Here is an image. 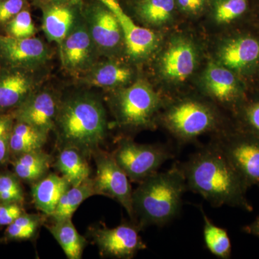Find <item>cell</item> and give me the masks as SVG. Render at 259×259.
<instances>
[{
    "mask_svg": "<svg viewBox=\"0 0 259 259\" xmlns=\"http://www.w3.org/2000/svg\"><path fill=\"white\" fill-rule=\"evenodd\" d=\"M178 164L188 190L199 194L213 207L253 210L246 197L248 187L212 141Z\"/></svg>",
    "mask_w": 259,
    "mask_h": 259,
    "instance_id": "6da1fadb",
    "label": "cell"
},
{
    "mask_svg": "<svg viewBox=\"0 0 259 259\" xmlns=\"http://www.w3.org/2000/svg\"><path fill=\"white\" fill-rule=\"evenodd\" d=\"M109 129L106 109L95 93L62 94L54 131L60 148L73 147L87 157L101 148Z\"/></svg>",
    "mask_w": 259,
    "mask_h": 259,
    "instance_id": "7a4b0ae2",
    "label": "cell"
},
{
    "mask_svg": "<svg viewBox=\"0 0 259 259\" xmlns=\"http://www.w3.org/2000/svg\"><path fill=\"white\" fill-rule=\"evenodd\" d=\"M187 190L178 163L148 177L133 192L134 223L141 231L148 226H166L180 214L182 198Z\"/></svg>",
    "mask_w": 259,
    "mask_h": 259,
    "instance_id": "3957f363",
    "label": "cell"
},
{
    "mask_svg": "<svg viewBox=\"0 0 259 259\" xmlns=\"http://www.w3.org/2000/svg\"><path fill=\"white\" fill-rule=\"evenodd\" d=\"M158 123L179 144H191L204 134H218L228 128L217 107L197 97L178 99L164 105Z\"/></svg>",
    "mask_w": 259,
    "mask_h": 259,
    "instance_id": "277c9868",
    "label": "cell"
},
{
    "mask_svg": "<svg viewBox=\"0 0 259 259\" xmlns=\"http://www.w3.org/2000/svg\"><path fill=\"white\" fill-rule=\"evenodd\" d=\"M108 93V105L120 128L137 132L156 127L165 103L147 80L138 78L128 86Z\"/></svg>",
    "mask_w": 259,
    "mask_h": 259,
    "instance_id": "5b68a950",
    "label": "cell"
},
{
    "mask_svg": "<svg viewBox=\"0 0 259 259\" xmlns=\"http://www.w3.org/2000/svg\"><path fill=\"white\" fill-rule=\"evenodd\" d=\"M112 154L129 180L139 184L156 174L163 163L175 156L166 145L138 144L128 137L117 141Z\"/></svg>",
    "mask_w": 259,
    "mask_h": 259,
    "instance_id": "8992f818",
    "label": "cell"
},
{
    "mask_svg": "<svg viewBox=\"0 0 259 259\" xmlns=\"http://www.w3.org/2000/svg\"><path fill=\"white\" fill-rule=\"evenodd\" d=\"M212 141L248 188H259V138L234 127L213 135Z\"/></svg>",
    "mask_w": 259,
    "mask_h": 259,
    "instance_id": "52a82bcc",
    "label": "cell"
},
{
    "mask_svg": "<svg viewBox=\"0 0 259 259\" xmlns=\"http://www.w3.org/2000/svg\"><path fill=\"white\" fill-rule=\"evenodd\" d=\"M83 17L102 58L125 57V40L118 19L99 0H83Z\"/></svg>",
    "mask_w": 259,
    "mask_h": 259,
    "instance_id": "ba28073f",
    "label": "cell"
},
{
    "mask_svg": "<svg viewBox=\"0 0 259 259\" xmlns=\"http://www.w3.org/2000/svg\"><path fill=\"white\" fill-rule=\"evenodd\" d=\"M96 165V175L93 177L97 195L115 199L125 208L130 219L134 222L133 192L128 177L115 161L112 153L102 148L93 153Z\"/></svg>",
    "mask_w": 259,
    "mask_h": 259,
    "instance_id": "9c48e42d",
    "label": "cell"
},
{
    "mask_svg": "<svg viewBox=\"0 0 259 259\" xmlns=\"http://www.w3.org/2000/svg\"><path fill=\"white\" fill-rule=\"evenodd\" d=\"M199 63V51L190 37L176 35L158 56L156 70L160 78L177 86L185 82L194 74Z\"/></svg>",
    "mask_w": 259,
    "mask_h": 259,
    "instance_id": "30bf717a",
    "label": "cell"
},
{
    "mask_svg": "<svg viewBox=\"0 0 259 259\" xmlns=\"http://www.w3.org/2000/svg\"><path fill=\"white\" fill-rule=\"evenodd\" d=\"M47 68L29 70L0 66V115L11 113L44 86Z\"/></svg>",
    "mask_w": 259,
    "mask_h": 259,
    "instance_id": "8fae6325",
    "label": "cell"
},
{
    "mask_svg": "<svg viewBox=\"0 0 259 259\" xmlns=\"http://www.w3.org/2000/svg\"><path fill=\"white\" fill-rule=\"evenodd\" d=\"M141 229L136 223L124 222L115 228H91L89 234L102 257L117 259L134 258L147 245L140 236Z\"/></svg>",
    "mask_w": 259,
    "mask_h": 259,
    "instance_id": "7c38bea8",
    "label": "cell"
},
{
    "mask_svg": "<svg viewBox=\"0 0 259 259\" xmlns=\"http://www.w3.org/2000/svg\"><path fill=\"white\" fill-rule=\"evenodd\" d=\"M59 49L63 69L76 79L102 59L83 17L61 42Z\"/></svg>",
    "mask_w": 259,
    "mask_h": 259,
    "instance_id": "4fadbf2b",
    "label": "cell"
},
{
    "mask_svg": "<svg viewBox=\"0 0 259 259\" xmlns=\"http://www.w3.org/2000/svg\"><path fill=\"white\" fill-rule=\"evenodd\" d=\"M53 54L48 44L39 37L16 38L0 33V66L46 69Z\"/></svg>",
    "mask_w": 259,
    "mask_h": 259,
    "instance_id": "5bb4252c",
    "label": "cell"
},
{
    "mask_svg": "<svg viewBox=\"0 0 259 259\" xmlns=\"http://www.w3.org/2000/svg\"><path fill=\"white\" fill-rule=\"evenodd\" d=\"M118 19L125 40V59L133 64L146 62L159 48V35L151 29L138 25L125 13L119 0H99Z\"/></svg>",
    "mask_w": 259,
    "mask_h": 259,
    "instance_id": "9a60e30c",
    "label": "cell"
},
{
    "mask_svg": "<svg viewBox=\"0 0 259 259\" xmlns=\"http://www.w3.org/2000/svg\"><path fill=\"white\" fill-rule=\"evenodd\" d=\"M200 83L201 90L211 101L233 111L245 98L244 87L236 73L215 60L207 65Z\"/></svg>",
    "mask_w": 259,
    "mask_h": 259,
    "instance_id": "2e32d148",
    "label": "cell"
},
{
    "mask_svg": "<svg viewBox=\"0 0 259 259\" xmlns=\"http://www.w3.org/2000/svg\"><path fill=\"white\" fill-rule=\"evenodd\" d=\"M62 93L45 85L11 112L15 120L30 124L50 134L55 127Z\"/></svg>",
    "mask_w": 259,
    "mask_h": 259,
    "instance_id": "e0dca14e",
    "label": "cell"
},
{
    "mask_svg": "<svg viewBox=\"0 0 259 259\" xmlns=\"http://www.w3.org/2000/svg\"><path fill=\"white\" fill-rule=\"evenodd\" d=\"M216 61L238 74H250L259 69V40L248 35L225 39L216 52Z\"/></svg>",
    "mask_w": 259,
    "mask_h": 259,
    "instance_id": "ac0fdd59",
    "label": "cell"
},
{
    "mask_svg": "<svg viewBox=\"0 0 259 259\" xmlns=\"http://www.w3.org/2000/svg\"><path fill=\"white\" fill-rule=\"evenodd\" d=\"M134 65L122 59L102 58L76 81L81 86L113 91L128 86L138 79Z\"/></svg>",
    "mask_w": 259,
    "mask_h": 259,
    "instance_id": "d6986e66",
    "label": "cell"
},
{
    "mask_svg": "<svg viewBox=\"0 0 259 259\" xmlns=\"http://www.w3.org/2000/svg\"><path fill=\"white\" fill-rule=\"evenodd\" d=\"M83 0L47 5L42 11V29L49 42L58 47L83 18Z\"/></svg>",
    "mask_w": 259,
    "mask_h": 259,
    "instance_id": "ffe728a7",
    "label": "cell"
},
{
    "mask_svg": "<svg viewBox=\"0 0 259 259\" xmlns=\"http://www.w3.org/2000/svg\"><path fill=\"white\" fill-rule=\"evenodd\" d=\"M70 187L69 182L61 175L48 174L32 184L31 195L34 205L42 214L51 217L61 197Z\"/></svg>",
    "mask_w": 259,
    "mask_h": 259,
    "instance_id": "44dd1931",
    "label": "cell"
},
{
    "mask_svg": "<svg viewBox=\"0 0 259 259\" xmlns=\"http://www.w3.org/2000/svg\"><path fill=\"white\" fill-rule=\"evenodd\" d=\"M53 223L47 226L54 239L69 259H81L88 241L81 236L73 224L71 218L52 220Z\"/></svg>",
    "mask_w": 259,
    "mask_h": 259,
    "instance_id": "7402d4cb",
    "label": "cell"
},
{
    "mask_svg": "<svg viewBox=\"0 0 259 259\" xmlns=\"http://www.w3.org/2000/svg\"><path fill=\"white\" fill-rule=\"evenodd\" d=\"M88 158L76 148L64 147L60 148L54 166L71 186H76L91 177Z\"/></svg>",
    "mask_w": 259,
    "mask_h": 259,
    "instance_id": "603a6c76",
    "label": "cell"
},
{
    "mask_svg": "<svg viewBox=\"0 0 259 259\" xmlns=\"http://www.w3.org/2000/svg\"><path fill=\"white\" fill-rule=\"evenodd\" d=\"M53 161L42 149L24 153L13 159V172L20 180L32 185L49 173Z\"/></svg>",
    "mask_w": 259,
    "mask_h": 259,
    "instance_id": "cb8c5ba5",
    "label": "cell"
},
{
    "mask_svg": "<svg viewBox=\"0 0 259 259\" xmlns=\"http://www.w3.org/2000/svg\"><path fill=\"white\" fill-rule=\"evenodd\" d=\"M49 134L30 124L15 120L10 141V157L42 149Z\"/></svg>",
    "mask_w": 259,
    "mask_h": 259,
    "instance_id": "d4e9b609",
    "label": "cell"
},
{
    "mask_svg": "<svg viewBox=\"0 0 259 259\" xmlns=\"http://www.w3.org/2000/svg\"><path fill=\"white\" fill-rule=\"evenodd\" d=\"M175 0H142L135 3L137 18L150 27H161L169 23L176 8Z\"/></svg>",
    "mask_w": 259,
    "mask_h": 259,
    "instance_id": "484cf974",
    "label": "cell"
},
{
    "mask_svg": "<svg viewBox=\"0 0 259 259\" xmlns=\"http://www.w3.org/2000/svg\"><path fill=\"white\" fill-rule=\"evenodd\" d=\"M97 195L93 178L90 177L79 185L71 186L61 197L51 218L52 220L72 218L73 214L86 199Z\"/></svg>",
    "mask_w": 259,
    "mask_h": 259,
    "instance_id": "4316f807",
    "label": "cell"
},
{
    "mask_svg": "<svg viewBox=\"0 0 259 259\" xmlns=\"http://www.w3.org/2000/svg\"><path fill=\"white\" fill-rule=\"evenodd\" d=\"M203 218V237L207 250L214 256L221 259L231 258L232 245L231 238L225 228L216 226L200 207Z\"/></svg>",
    "mask_w": 259,
    "mask_h": 259,
    "instance_id": "83f0119b",
    "label": "cell"
},
{
    "mask_svg": "<svg viewBox=\"0 0 259 259\" xmlns=\"http://www.w3.org/2000/svg\"><path fill=\"white\" fill-rule=\"evenodd\" d=\"M48 216L44 214L24 212L9 226L5 232V238L9 241H23L31 240L40 231Z\"/></svg>",
    "mask_w": 259,
    "mask_h": 259,
    "instance_id": "f1b7e54d",
    "label": "cell"
},
{
    "mask_svg": "<svg viewBox=\"0 0 259 259\" xmlns=\"http://www.w3.org/2000/svg\"><path fill=\"white\" fill-rule=\"evenodd\" d=\"M236 128L259 138V98L243 100L234 111Z\"/></svg>",
    "mask_w": 259,
    "mask_h": 259,
    "instance_id": "f546056e",
    "label": "cell"
},
{
    "mask_svg": "<svg viewBox=\"0 0 259 259\" xmlns=\"http://www.w3.org/2000/svg\"><path fill=\"white\" fill-rule=\"evenodd\" d=\"M248 8V0H212V14L220 25L231 23L241 18Z\"/></svg>",
    "mask_w": 259,
    "mask_h": 259,
    "instance_id": "4dcf8cb0",
    "label": "cell"
},
{
    "mask_svg": "<svg viewBox=\"0 0 259 259\" xmlns=\"http://www.w3.org/2000/svg\"><path fill=\"white\" fill-rule=\"evenodd\" d=\"M5 35L16 38L34 37L37 30L32 20L30 8L19 13L5 25Z\"/></svg>",
    "mask_w": 259,
    "mask_h": 259,
    "instance_id": "1f68e13d",
    "label": "cell"
},
{
    "mask_svg": "<svg viewBox=\"0 0 259 259\" xmlns=\"http://www.w3.org/2000/svg\"><path fill=\"white\" fill-rule=\"evenodd\" d=\"M20 179L13 173H0V203L23 204L25 195Z\"/></svg>",
    "mask_w": 259,
    "mask_h": 259,
    "instance_id": "d6a6232c",
    "label": "cell"
},
{
    "mask_svg": "<svg viewBox=\"0 0 259 259\" xmlns=\"http://www.w3.org/2000/svg\"><path fill=\"white\" fill-rule=\"evenodd\" d=\"M15 119L11 113L0 115V166L10 158V141Z\"/></svg>",
    "mask_w": 259,
    "mask_h": 259,
    "instance_id": "836d02e7",
    "label": "cell"
},
{
    "mask_svg": "<svg viewBox=\"0 0 259 259\" xmlns=\"http://www.w3.org/2000/svg\"><path fill=\"white\" fill-rule=\"evenodd\" d=\"M29 8V0H0V27L4 28L19 13Z\"/></svg>",
    "mask_w": 259,
    "mask_h": 259,
    "instance_id": "e575fe53",
    "label": "cell"
},
{
    "mask_svg": "<svg viewBox=\"0 0 259 259\" xmlns=\"http://www.w3.org/2000/svg\"><path fill=\"white\" fill-rule=\"evenodd\" d=\"M25 212L23 204L5 202L0 203V226H8Z\"/></svg>",
    "mask_w": 259,
    "mask_h": 259,
    "instance_id": "d590c367",
    "label": "cell"
},
{
    "mask_svg": "<svg viewBox=\"0 0 259 259\" xmlns=\"http://www.w3.org/2000/svg\"><path fill=\"white\" fill-rule=\"evenodd\" d=\"M181 12L190 16H196L203 11L207 0H175Z\"/></svg>",
    "mask_w": 259,
    "mask_h": 259,
    "instance_id": "8d00e7d4",
    "label": "cell"
},
{
    "mask_svg": "<svg viewBox=\"0 0 259 259\" xmlns=\"http://www.w3.org/2000/svg\"><path fill=\"white\" fill-rule=\"evenodd\" d=\"M244 233L259 238V214L253 222L243 226L242 228Z\"/></svg>",
    "mask_w": 259,
    "mask_h": 259,
    "instance_id": "74e56055",
    "label": "cell"
},
{
    "mask_svg": "<svg viewBox=\"0 0 259 259\" xmlns=\"http://www.w3.org/2000/svg\"><path fill=\"white\" fill-rule=\"evenodd\" d=\"M74 1V0H32V5L38 8L47 5L60 4V3H68V2Z\"/></svg>",
    "mask_w": 259,
    "mask_h": 259,
    "instance_id": "f35d334b",
    "label": "cell"
},
{
    "mask_svg": "<svg viewBox=\"0 0 259 259\" xmlns=\"http://www.w3.org/2000/svg\"><path fill=\"white\" fill-rule=\"evenodd\" d=\"M139 1H142V0H136V2H139Z\"/></svg>",
    "mask_w": 259,
    "mask_h": 259,
    "instance_id": "ab89813d",
    "label": "cell"
}]
</instances>
